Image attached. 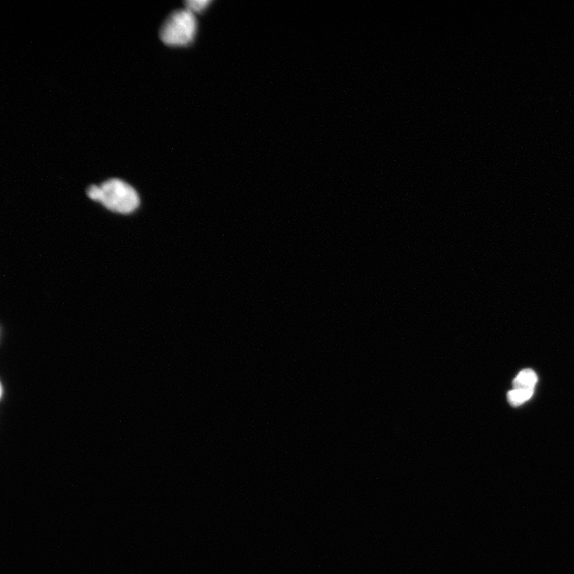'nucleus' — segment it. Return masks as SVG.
<instances>
[{"label":"nucleus","instance_id":"nucleus-1","mask_svg":"<svg viewBox=\"0 0 574 574\" xmlns=\"http://www.w3.org/2000/svg\"><path fill=\"white\" fill-rule=\"evenodd\" d=\"M89 199L99 202L111 212L129 215L140 206V196L130 184L112 178L101 185H91L86 191Z\"/></svg>","mask_w":574,"mask_h":574},{"label":"nucleus","instance_id":"nucleus-2","mask_svg":"<svg viewBox=\"0 0 574 574\" xmlns=\"http://www.w3.org/2000/svg\"><path fill=\"white\" fill-rule=\"evenodd\" d=\"M197 21L194 13L185 9L176 10L170 16L159 30L162 41L171 47L187 46L194 40Z\"/></svg>","mask_w":574,"mask_h":574},{"label":"nucleus","instance_id":"nucleus-3","mask_svg":"<svg viewBox=\"0 0 574 574\" xmlns=\"http://www.w3.org/2000/svg\"><path fill=\"white\" fill-rule=\"evenodd\" d=\"M538 382V376L531 368L523 369L513 381V389H531L534 390Z\"/></svg>","mask_w":574,"mask_h":574},{"label":"nucleus","instance_id":"nucleus-4","mask_svg":"<svg viewBox=\"0 0 574 574\" xmlns=\"http://www.w3.org/2000/svg\"><path fill=\"white\" fill-rule=\"evenodd\" d=\"M534 390L531 389H512L507 393L509 404L512 407H519L533 397Z\"/></svg>","mask_w":574,"mask_h":574},{"label":"nucleus","instance_id":"nucleus-5","mask_svg":"<svg viewBox=\"0 0 574 574\" xmlns=\"http://www.w3.org/2000/svg\"><path fill=\"white\" fill-rule=\"evenodd\" d=\"M210 4L209 0H190L184 3L186 9L193 13L203 11Z\"/></svg>","mask_w":574,"mask_h":574}]
</instances>
